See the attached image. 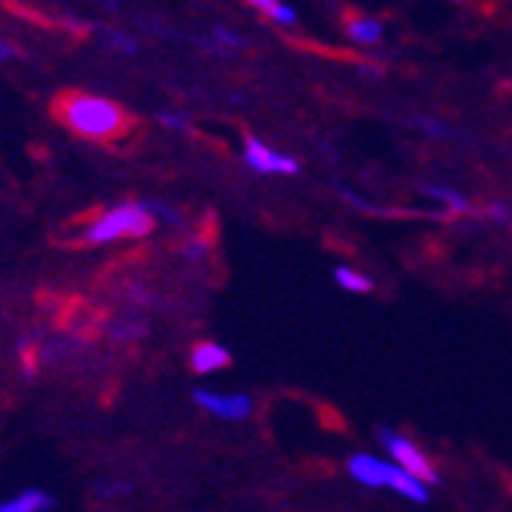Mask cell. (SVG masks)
<instances>
[{"instance_id":"cell-13","label":"cell","mask_w":512,"mask_h":512,"mask_svg":"<svg viewBox=\"0 0 512 512\" xmlns=\"http://www.w3.org/2000/svg\"><path fill=\"white\" fill-rule=\"evenodd\" d=\"M266 13H269L275 22H281V25H294V22H297V13H294L288 4H278V0H275V4H272Z\"/></svg>"},{"instance_id":"cell-1","label":"cell","mask_w":512,"mask_h":512,"mask_svg":"<svg viewBox=\"0 0 512 512\" xmlns=\"http://www.w3.org/2000/svg\"><path fill=\"white\" fill-rule=\"evenodd\" d=\"M60 116L66 119L69 128H75L79 135L88 138H110L119 135L125 128V113L104 97L91 94H75L60 107Z\"/></svg>"},{"instance_id":"cell-17","label":"cell","mask_w":512,"mask_h":512,"mask_svg":"<svg viewBox=\"0 0 512 512\" xmlns=\"http://www.w3.org/2000/svg\"><path fill=\"white\" fill-rule=\"evenodd\" d=\"M250 4H253V7H260V10H269V7L275 4V0H250Z\"/></svg>"},{"instance_id":"cell-4","label":"cell","mask_w":512,"mask_h":512,"mask_svg":"<svg viewBox=\"0 0 512 512\" xmlns=\"http://www.w3.org/2000/svg\"><path fill=\"white\" fill-rule=\"evenodd\" d=\"M244 160L256 169V172H266V175H294L300 166L297 160L285 157V153H278L272 147H266L263 141H256V138H247L244 144Z\"/></svg>"},{"instance_id":"cell-5","label":"cell","mask_w":512,"mask_h":512,"mask_svg":"<svg viewBox=\"0 0 512 512\" xmlns=\"http://www.w3.org/2000/svg\"><path fill=\"white\" fill-rule=\"evenodd\" d=\"M194 400L210 409L219 419H247L250 416V397L247 394H213V391H194Z\"/></svg>"},{"instance_id":"cell-6","label":"cell","mask_w":512,"mask_h":512,"mask_svg":"<svg viewBox=\"0 0 512 512\" xmlns=\"http://www.w3.org/2000/svg\"><path fill=\"white\" fill-rule=\"evenodd\" d=\"M350 475L356 481L369 484V488H388V463H381V459H375V456L356 453L350 459Z\"/></svg>"},{"instance_id":"cell-10","label":"cell","mask_w":512,"mask_h":512,"mask_svg":"<svg viewBox=\"0 0 512 512\" xmlns=\"http://www.w3.org/2000/svg\"><path fill=\"white\" fill-rule=\"evenodd\" d=\"M347 35L360 44H375L381 38V22L378 19H350Z\"/></svg>"},{"instance_id":"cell-7","label":"cell","mask_w":512,"mask_h":512,"mask_svg":"<svg viewBox=\"0 0 512 512\" xmlns=\"http://www.w3.org/2000/svg\"><path fill=\"white\" fill-rule=\"evenodd\" d=\"M191 366L200 375H210V372L232 366V353H228L225 347H219V344H197L194 353H191Z\"/></svg>"},{"instance_id":"cell-12","label":"cell","mask_w":512,"mask_h":512,"mask_svg":"<svg viewBox=\"0 0 512 512\" xmlns=\"http://www.w3.org/2000/svg\"><path fill=\"white\" fill-rule=\"evenodd\" d=\"M425 194L428 197H434V200H444L450 210H469V203H466V197H459V194H453V191H447V188H425Z\"/></svg>"},{"instance_id":"cell-8","label":"cell","mask_w":512,"mask_h":512,"mask_svg":"<svg viewBox=\"0 0 512 512\" xmlns=\"http://www.w3.org/2000/svg\"><path fill=\"white\" fill-rule=\"evenodd\" d=\"M388 488H394L397 494L416 500V503H425L428 500V488L425 481L416 478L413 472H406L403 466H388Z\"/></svg>"},{"instance_id":"cell-9","label":"cell","mask_w":512,"mask_h":512,"mask_svg":"<svg viewBox=\"0 0 512 512\" xmlns=\"http://www.w3.org/2000/svg\"><path fill=\"white\" fill-rule=\"evenodd\" d=\"M41 509H54V497L44 491H22L19 497L0 503V512H41Z\"/></svg>"},{"instance_id":"cell-14","label":"cell","mask_w":512,"mask_h":512,"mask_svg":"<svg viewBox=\"0 0 512 512\" xmlns=\"http://www.w3.org/2000/svg\"><path fill=\"white\" fill-rule=\"evenodd\" d=\"M19 353H22V369H25V375H32V372H35V353H32V344H29V341H22V344H19Z\"/></svg>"},{"instance_id":"cell-15","label":"cell","mask_w":512,"mask_h":512,"mask_svg":"<svg viewBox=\"0 0 512 512\" xmlns=\"http://www.w3.org/2000/svg\"><path fill=\"white\" fill-rule=\"evenodd\" d=\"M216 38H219V41H225V44H235V47H241V44H244L241 38H235L232 32H225V29H219V32H216Z\"/></svg>"},{"instance_id":"cell-2","label":"cell","mask_w":512,"mask_h":512,"mask_svg":"<svg viewBox=\"0 0 512 512\" xmlns=\"http://www.w3.org/2000/svg\"><path fill=\"white\" fill-rule=\"evenodd\" d=\"M150 228H153V213L147 203H125V207H116L100 216L85 232V238L91 244H110L119 238H141Z\"/></svg>"},{"instance_id":"cell-3","label":"cell","mask_w":512,"mask_h":512,"mask_svg":"<svg viewBox=\"0 0 512 512\" xmlns=\"http://www.w3.org/2000/svg\"><path fill=\"white\" fill-rule=\"evenodd\" d=\"M381 444L384 450H388L394 456V463L403 466L406 472H413L416 478H422L425 484H434L438 481V472H434V466L425 459V453L416 447V444H409L406 438H400V434L394 431H381Z\"/></svg>"},{"instance_id":"cell-11","label":"cell","mask_w":512,"mask_h":512,"mask_svg":"<svg viewBox=\"0 0 512 512\" xmlns=\"http://www.w3.org/2000/svg\"><path fill=\"white\" fill-rule=\"evenodd\" d=\"M335 278H338V285H341L344 291H353V294H369V291H372V281H369L366 275H360V272L347 269V266H341V269L335 272Z\"/></svg>"},{"instance_id":"cell-16","label":"cell","mask_w":512,"mask_h":512,"mask_svg":"<svg viewBox=\"0 0 512 512\" xmlns=\"http://www.w3.org/2000/svg\"><path fill=\"white\" fill-rule=\"evenodd\" d=\"M163 122H166V125H172V128L188 125V122H185V116H172V113H166V116H163Z\"/></svg>"}]
</instances>
